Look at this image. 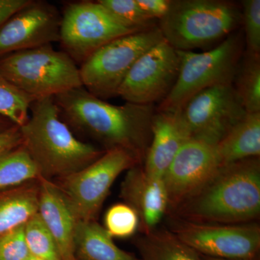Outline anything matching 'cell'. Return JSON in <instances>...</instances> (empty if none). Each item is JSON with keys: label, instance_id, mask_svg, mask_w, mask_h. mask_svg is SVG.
I'll use <instances>...</instances> for the list:
<instances>
[{"label": "cell", "instance_id": "52a82bcc", "mask_svg": "<svg viewBox=\"0 0 260 260\" xmlns=\"http://www.w3.org/2000/svg\"><path fill=\"white\" fill-rule=\"evenodd\" d=\"M158 25L114 39L79 67L82 85L102 100L118 96L121 84L136 61L164 40Z\"/></svg>", "mask_w": 260, "mask_h": 260}, {"label": "cell", "instance_id": "ac0fdd59", "mask_svg": "<svg viewBox=\"0 0 260 260\" xmlns=\"http://www.w3.org/2000/svg\"><path fill=\"white\" fill-rule=\"evenodd\" d=\"M77 260H140L116 245L113 238L96 220H79L75 231Z\"/></svg>", "mask_w": 260, "mask_h": 260}, {"label": "cell", "instance_id": "277c9868", "mask_svg": "<svg viewBox=\"0 0 260 260\" xmlns=\"http://www.w3.org/2000/svg\"><path fill=\"white\" fill-rule=\"evenodd\" d=\"M241 25L242 9L232 2L172 0L158 27L176 50L193 51L221 42Z\"/></svg>", "mask_w": 260, "mask_h": 260}, {"label": "cell", "instance_id": "f546056e", "mask_svg": "<svg viewBox=\"0 0 260 260\" xmlns=\"http://www.w3.org/2000/svg\"><path fill=\"white\" fill-rule=\"evenodd\" d=\"M172 0H136L142 11L151 20H160L169 12Z\"/></svg>", "mask_w": 260, "mask_h": 260}, {"label": "cell", "instance_id": "ffe728a7", "mask_svg": "<svg viewBox=\"0 0 260 260\" xmlns=\"http://www.w3.org/2000/svg\"><path fill=\"white\" fill-rule=\"evenodd\" d=\"M39 179L0 191V237L37 213Z\"/></svg>", "mask_w": 260, "mask_h": 260}, {"label": "cell", "instance_id": "8fae6325", "mask_svg": "<svg viewBox=\"0 0 260 260\" xmlns=\"http://www.w3.org/2000/svg\"><path fill=\"white\" fill-rule=\"evenodd\" d=\"M191 139L217 145L246 113L234 84L205 89L181 109Z\"/></svg>", "mask_w": 260, "mask_h": 260}, {"label": "cell", "instance_id": "4fadbf2b", "mask_svg": "<svg viewBox=\"0 0 260 260\" xmlns=\"http://www.w3.org/2000/svg\"><path fill=\"white\" fill-rule=\"evenodd\" d=\"M61 19V13L54 5L30 0L0 25V59L59 42Z\"/></svg>", "mask_w": 260, "mask_h": 260}, {"label": "cell", "instance_id": "e0dca14e", "mask_svg": "<svg viewBox=\"0 0 260 260\" xmlns=\"http://www.w3.org/2000/svg\"><path fill=\"white\" fill-rule=\"evenodd\" d=\"M191 139L181 109L158 111L152 123V139L143 169L154 177L164 178L183 145Z\"/></svg>", "mask_w": 260, "mask_h": 260}, {"label": "cell", "instance_id": "7c38bea8", "mask_svg": "<svg viewBox=\"0 0 260 260\" xmlns=\"http://www.w3.org/2000/svg\"><path fill=\"white\" fill-rule=\"evenodd\" d=\"M179 66L177 50L164 39L144 53L132 67L118 96L138 105L160 103L177 81Z\"/></svg>", "mask_w": 260, "mask_h": 260}, {"label": "cell", "instance_id": "44dd1931", "mask_svg": "<svg viewBox=\"0 0 260 260\" xmlns=\"http://www.w3.org/2000/svg\"><path fill=\"white\" fill-rule=\"evenodd\" d=\"M140 260H200V254L169 229H156L135 240Z\"/></svg>", "mask_w": 260, "mask_h": 260}, {"label": "cell", "instance_id": "7a4b0ae2", "mask_svg": "<svg viewBox=\"0 0 260 260\" xmlns=\"http://www.w3.org/2000/svg\"><path fill=\"white\" fill-rule=\"evenodd\" d=\"M171 218L203 223H253L260 214L259 158L221 166Z\"/></svg>", "mask_w": 260, "mask_h": 260}, {"label": "cell", "instance_id": "6da1fadb", "mask_svg": "<svg viewBox=\"0 0 260 260\" xmlns=\"http://www.w3.org/2000/svg\"><path fill=\"white\" fill-rule=\"evenodd\" d=\"M62 120L77 137L96 143L103 150L121 149L140 164L152 139L153 105L109 104L83 86L54 97Z\"/></svg>", "mask_w": 260, "mask_h": 260}, {"label": "cell", "instance_id": "4dcf8cb0", "mask_svg": "<svg viewBox=\"0 0 260 260\" xmlns=\"http://www.w3.org/2000/svg\"><path fill=\"white\" fill-rule=\"evenodd\" d=\"M22 145L23 138L20 126L15 125L0 133V156Z\"/></svg>", "mask_w": 260, "mask_h": 260}, {"label": "cell", "instance_id": "d6986e66", "mask_svg": "<svg viewBox=\"0 0 260 260\" xmlns=\"http://www.w3.org/2000/svg\"><path fill=\"white\" fill-rule=\"evenodd\" d=\"M222 166L259 158L260 112L246 114L216 145Z\"/></svg>", "mask_w": 260, "mask_h": 260}, {"label": "cell", "instance_id": "d4e9b609", "mask_svg": "<svg viewBox=\"0 0 260 260\" xmlns=\"http://www.w3.org/2000/svg\"><path fill=\"white\" fill-rule=\"evenodd\" d=\"M34 101L0 76V115L8 118L16 125H23L28 120Z\"/></svg>", "mask_w": 260, "mask_h": 260}, {"label": "cell", "instance_id": "9a60e30c", "mask_svg": "<svg viewBox=\"0 0 260 260\" xmlns=\"http://www.w3.org/2000/svg\"><path fill=\"white\" fill-rule=\"evenodd\" d=\"M120 197L136 212L142 234L158 228L167 214L169 200L164 179L148 174L142 165L127 171L121 182Z\"/></svg>", "mask_w": 260, "mask_h": 260}, {"label": "cell", "instance_id": "f1b7e54d", "mask_svg": "<svg viewBox=\"0 0 260 260\" xmlns=\"http://www.w3.org/2000/svg\"><path fill=\"white\" fill-rule=\"evenodd\" d=\"M24 225H19L0 237V260H26L30 256Z\"/></svg>", "mask_w": 260, "mask_h": 260}, {"label": "cell", "instance_id": "836d02e7", "mask_svg": "<svg viewBox=\"0 0 260 260\" xmlns=\"http://www.w3.org/2000/svg\"><path fill=\"white\" fill-rule=\"evenodd\" d=\"M200 260H256V259H222V258L211 257L200 254Z\"/></svg>", "mask_w": 260, "mask_h": 260}, {"label": "cell", "instance_id": "5bb4252c", "mask_svg": "<svg viewBox=\"0 0 260 260\" xmlns=\"http://www.w3.org/2000/svg\"><path fill=\"white\" fill-rule=\"evenodd\" d=\"M221 166L216 145L186 141L162 178L169 200L167 213L199 189Z\"/></svg>", "mask_w": 260, "mask_h": 260}, {"label": "cell", "instance_id": "ba28073f", "mask_svg": "<svg viewBox=\"0 0 260 260\" xmlns=\"http://www.w3.org/2000/svg\"><path fill=\"white\" fill-rule=\"evenodd\" d=\"M61 15V51L78 66L108 43L135 32L123 26L98 1L68 3Z\"/></svg>", "mask_w": 260, "mask_h": 260}, {"label": "cell", "instance_id": "5b68a950", "mask_svg": "<svg viewBox=\"0 0 260 260\" xmlns=\"http://www.w3.org/2000/svg\"><path fill=\"white\" fill-rule=\"evenodd\" d=\"M244 41L243 32L234 31L218 46L204 52L177 50L180 66L177 81L156 110L181 109L202 90L234 84L244 54Z\"/></svg>", "mask_w": 260, "mask_h": 260}, {"label": "cell", "instance_id": "d590c367", "mask_svg": "<svg viewBox=\"0 0 260 260\" xmlns=\"http://www.w3.org/2000/svg\"><path fill=\"white\" fill-rule=\"evenodd\" d=\"M77 260V259H76Z\"/></svg>", "mask_w": 260, "mask_h": 260}, {"label": "cell", "instance_id": "7402d4cb", "mask_svg": "<svg viewBox=\"0 0 260 260\" xmlns=\"http://www.w3.org/2000/svg\"><path fill=\"white\" fill-rule=\"evenodd\" d=\"M39 179L37 166L23 145L0 156V191Z\"/></svg>", "mask_w": 260, "mask_h": 260}, {"label": "cell", "instance_id": "484cf974", "mask_svg": "<svg viewBox=\"0 0 260 260\" xmlns=\"http://www.w3.org/2000/svg\"><path fill=\"white\" fill-rule=\"evenodd\" d=\"M99 3L123 26L138 32L155 25L137 4L136 0H99Z\"/></svg>", "mask_w": 260, "mask_h": 260}, {"label": "cell", "instance_id": "3957f363", "mask_svg": "<svg viewBox=\"0 0 260 260\" xmlns=\"http://www.w3.org/2000/svg\"><path fill=\"white\" fill-rule=\"evenodd\" d=\"M23 145L42 179L55 181L79 172L104 150L79 139L61 119L54 98L32 102L28 120L20 126Z\"/></svg>", "mask_w": 260, "mask_h": 260}, {"label": "cell", "instance_id": "30bf717a", "mask_svg": "<svg viewBox=\"0 0 260 260\" xmlns=\"http://www.w3.org/2000/svg\"><path fill=\"white\" fill-rule=\"evenodd\" d=\"M169 230L202 255L222 259H256L260 227L256 223H203L171 218Z\"/></svg>", "mask_w": 260, "mask_h": 260}, {"label": "cell", "instance_id": "1f68e13d", "mask_svg": "<svg viewBox=\"0 0 260 260\" xmlns=\"http://www.w3.org/2000/svg\"><path fill=\"white\" fill-rule=\"evenodd\" d=\"M30 0H0V25Z\"/></svg>", "mask_w": 260, "mask_h": 260}, {"label": "cell", "instance_id": "2e32d148", "mask_svg": "<svg viewBox=\"0 0 260 260\" xmlns=\"http://www.w3.org/2000/svg\"><path fill=\"white\" fill-rule=\"evenodd\" d=\"M38 212L55 241L62 260H76L75 231L79 219L71 203L54 181L40 179Z\"/></svg>", "mask_w": 260, "mask_h": 260}, {"label": "cell", "instance_id": "8992f818", "mask_svg": "<svg viewBox=\"0 0 260 260\" xmlns=\"http://www.w3.org/2000/svg\"><path fill=\"white\" fill-rule=\"evenodd\" d=\"M0 76L34 100L54 98L83 86L79 67L52 44L2 58Z\"/></svg>", "mask_w": 260, "mask_h": 260}, {"label": "cell", "instance_id": "4316f807", "mask_svg": "<svg viewBox=\"0 0 260 260\" xmlns=\"http://www.w3.org/2000/svg\"><path fill=\"white\" fill-rule=\"evenodd\" d=\"M104 227L112 238L126 239L133 237L139 229V218L129 205L117 203L108 209Z\"/></svg>", "mask_w": 260, "mask_h": 260}, {"label": "cell", "instance_id": "e575fe53", "mask_svg": "<svg viewBox=\"0 0 260 260\" xmlns=\"http://www.w3.org/2000/svg\"><path fill=\"white\" fill-rule=\"evenodd\" d=\"M26 260H43L39 259V258L35 257V256H29V257Z\"/></svg>", "mask_w": 260, "mask_h": 260}, {"label": "cell", "instance_id": "83f0119b", "mask_svg": "<svg viewBox=\"0 0 260 260\" xmlns=\"http://www.w3.org/2000/svg\"><path fill=\"white\" fill-rule=\"evenodd\" d=\"M242 25L245 34L246 55L260 57V1H242Z\"/></svg>", "mask_w": 260, "mask_h": 260}, {"label": "cell", "instance_id": "9c48e42d", "mask_svg": "<svg viewBox=\"0 0 260 260\" xmlns=\"http://www.w3.org/2000/svg\"><path fill=\"white\" fill-rule=\"evenodd\" d=\"M141 165L121 149L107 150L79 172L53 181L71 203L80 220H96L111 187L121 173Z\"/></svg>", "mask_w": 260, "mask_h": 260}, {"label": "cell", "instance_id": "603a6c76", "mask_svg": "<svg viewBox=\"0 0 260 260\" xmlns=\"http://www.w3.org/2000/svg\"><path fill=\"white\" fill-rule=\"evenodd\" d=\"M238 95L247 114L260 112V57L246 55L235 78Z\"/></svg>", "mask_w": 260, "mask_h": 260}, {"label": "cell", "instance_id": "d6a6232c", "mask_svg": "<svg viewBox=\"0 0 260 260\" xmlns=\"http://www.w3.org/2000/svg\"><path fill=\"white\" fill-rule=\"evenodd\" d=\"M16 125L13 121H10L8 118L0 115V133L9 129L13 126Z\"/></svg>", "mask_w": 260, "mask_h": 260}, {"label": "cell", "instance_id": "cb8c5ba5", "mask_svg": "<svg viewBox=\"0 0 260 260\" xmlns=\"http://www.w3.org/2000/svg\"><path fill=\"white\" fill-rule=\"evenodd\" d=\"M30 255L43 260H62L55 241L37 213L24 225Z\"/></svg>", "mask_w": 260, "mask_h": 260}]
</instances>
